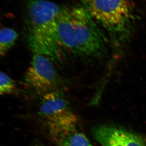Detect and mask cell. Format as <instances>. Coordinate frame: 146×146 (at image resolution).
Returning a JSON list of instances; mask_svg holds the SVG:
<instances>
[{"mask_svg": "<svg viewBox=\"0 0 146 146\" xmlns=\"http://www.w3.org/2000/svg\"><path fill=\"white\" fill-rule=\"evenodd\" d=\"M59 44L66 53L84 59L99 58L106 52L107 39L83 6L62 7L57 22Z\"/></svg>", "mask_w": 146, "mask_h": 146, "instance_id": "6da1fadb", "label": "cell"}, {"mask_svg": "<svg viewBox=\"0 0 146 146\" xmlns=\"http://www.w3.org/2000/svg\"><path fill=\"white\" fill-rule=\"evenodd\" d=\"M62 7L47 0H30L27 5L25 37L34 53L63 63L65 54L57 35V22Z\"/></svg>", "mask_w": 146, "mask_h": 146, "instance_id": "7a4b0ae2", "label": "cell"}, {"mask_svg": "<svg viewBox=\"0 0 146 146\" xmlns=\"http://www.w3.org/2000/svg\"><path fill=\"white\" fill-rule=\"evenodd\" d=\"M94 20L105 28L114 40L124 38L133 19L129 0H80Z\"/></svg>", "mask_w": 146, "mask_h": 146, "instance_id": "3957f363", "label": "cell"}, {"mask_svg": "<svg viewBox=\"0 0 146 146\" xmlns=\"http://www.w3.org/2000/svg\"><path fill=\"white\" fill-rule=\"evenodd\" d=\"M39 115L55 140L77 129L76 117L60 91L55 90L43 96Z\"/></svg>", "mask_w": 146, "mask_h": 146, "instance_id": "277c9868", "label": "cell"}, {"mask_svg": "<svg viewBox=\"0 0 146 146\" xmlns=\"http://www.w3.org/2000/svg\"><path fill=\"white\" fill-rule=\"evenodd\" d=\"M25 81L33 91L44 96L56 90L59 78L52 60L43 55L34 53L26 73Z\"/></svg>", "mask_w": 146, "mask_h": 146, "instance_id": "5b68a950", "label": "cell"}, {"mask_svg": "<svg viewBox=\"0 0 146 146\" xmlns=\"http://www.w3.org/2000/svg\"><path fill=\"white\" fill-rule=\"evenodd\" d=\"M92 135L102 146H146V138L124 128L113 125L95 127Z\"/></svg>", "mask_w": 146, "mask_h": 146, "instance_id": "8992f818", "label": "cell"}, {"mask_svg": "<svg viewBox=\"0 0 146 146\" xmlns=\"http://www.w3.org/2000/svg\"><path fill=\"white\" fill-rule=\"evenodd\" d=\"M58 146H94L83 133L77 129L55 139Z\"/></svg>", "mask_w": 146, "mask_h": 146, "instance_id": "52a82bcc", "label": "cell"}, {"mask_svg": "<svg viewBox=\"0 0 146 146\" xmlns=\"http://www.w3.org/2000/svg\"><path fill=\"white\" fill-rule=\"evenodd\" d=\"M18 37L15 30L8 28L0 30V56L6 54L15 44Z\"/></svg>", "mask_w": 146, "mask_h": 146, "instance_id": "ba28073f", "label": "cell"}, {"mask_svg": "<svg viewBox=\"0 0 146 146\" xmlns=\"http://www.w3.org/2000/svg\"><path fill=\"white\" fill-rule=\"evenodd\" d=\"M16 89L15 82L9 76L0 71V95L13 93Z\"/></svg>", "mask_w": 146, "mask_h": 146, "instance_id": "9c48e42d", "label": "cell"}, {"mask_svg": "<svg viewBox=\"0 0 146 146\" xmlns=\"http://www.w3.org/2000/svg\"><path fill=\"white\" fill-rule=\"evenodd\" d=\"M35 146H44L41 145H36Z\"/></svg>", "mask_w": 146, "mask_h": 146, "instance_id": "30bf717a", "label": "cell"}]
</instances>
